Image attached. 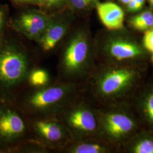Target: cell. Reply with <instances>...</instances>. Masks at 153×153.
<instances>
[{
  "instance_id": "cell-13",
  "label": "cell",
  "mask_w": 153,
  "mask_h": 153,
  "mask_svg": "<svg viewBox=\"0 0 153 153\" xmlns=\"http://www.w3.org/2000/svg\"><path fill=\"white\" fill-rule=\"evenodd\" d=\"M107 152V148L100 142L88 140L86 138L72 140L64 148L62 153H103Z\"/></svg>"
},
{
  "instance_id": "cell-1",
  "label": "cell",
  "mask_w": 153,
  "mask_h": 153,
  "mask_svg": "<svg viewBox=\"0 0 153 153\" xmlns=\"http://www.w3.org/2000/svg\"><path fill=\"white\" fill-rule=\"evenodd\" d=\"M78 82L56 80L40 88L27 86L13 102L27 117L57 115L79 96Z\"/></svg>"
},
{
  "instance_id": "cell-14",
  "label": "cell",
  "mask_w": 153,
  "mask_h": 153,
  "mask_svg": "<svg viewBox=\"0 0 153 153\" xmlns=\"http://www.w3.org/2000/svg\"><path fill=\"white\" fill-rule=\"evenodd\" d=\"M51 82L48 71L36 66L30 72L27 83L28 87L37 88L46 86Z\"/></svg>"
},
{
  "instance_id": "cell-8",
  "label": "cell",
  "mask_w": 153,
  "mask_h": 153,
  "mask_svg": "<svg viewBox=\"0 0 153 153\" xmlns=\"http://www.w3.org/2000/svg\"><path fill=\"white\" fill-rule=\"evenodd\" d=\"M133 76V72L126 69L101 73L95 79L97 94L102 98L109 97L126 86L131 81Z\"/></svg>"
},
{
  "instance_id": "cell-21",
  "label": "cell",
  "mask_w": 153,
  "mask_h": 153,
  "mask_svg": "<svg viewBox=\"0 0 153 153\" xmlns=\"http://www.w3.org/2000/svg\"><path fill=\"white\" fill-rule=\"evenodd\" d=\"M146 109L149 118L153 123V94L148 98L146 104Z\"/></svg>"
},
{
  "instance_id": "cell-28",
  "label": "cell",
  "mask_w": 153,
  "mask_h": 153,
  "mask_svg": "<svg viewBox=\"0 0 153 153\" xmlns=\"http://www.w3.org/2000/svg\"><path fill=\"white\" fill-rule=\"evenodd\" d=\"M149 1L150 2V3L153 5V0H149Z\"/></svg>"
},
{
  "instance_id": "cell-29",
  "label": "cell",
  "mask_w": 153,
  "mask_h": 153,
  "mask_svg": "<svg viewBox=\"0 0 153 153\" xmlns=\"http://www.w3.org/2000/svg\"><path fill=\"white\" fill-rule=\"evenodd\" d=\"M152 62H153V56H152Z\"/></svg>"
},
{
  "instance_id": "cell-15",
  "label": "cell",
  "mask_w": 153,
  "mask_h": 153,
  "mask_svg": "<svg viewBox=\"0 0 153 153\" xmlns=\"http://www.w3.org/2000/svg\"><path fill=\"white\" fill-rule=\"evenodd\" d=\"M8 9L5 5L0 4V38H1L6 31L7 25Z\"/></svg>"
},
{
  "instance_id": "cell-23",
  "label": "cell",
  "mask_w": 153,
  "mask_h": 153,
  "mask_svg": "<svg viewBox=\"0 0 153 153\" xmlns=\"http://www.w3.org/2000/svg\"><path fill=\"white\" fill-rule=\"evenodd\" d=\"M128 10L129 11H138L135 0H131L128 4Z\"/></svg>"
},
{
  "instance_id": "cell-16",
  "label": "cell",
  "mask_w": 153,
  "mask_h": 153,
  "mask_svg": "<svg viewBox=\"0 0 153 153\" xmlns=\"http://www.w3.org/2000/svg\"><path fill=\"white\" fill-rule=\"evenodd\" d=\"M136 153H153V141L143 140L138 142L134 149Z\"/></svg>"
},
{
  "instance_id": "cell-4",
  "label": "cell",
  "mask_w": 153,
  "mask_h": 153,
  "mask_svg": "<svg viewBox=\"0 0 153 153\" xmlns=\"http://www.w3.org/2000/svg\"><path fill=\"white\" fill-rule=\"evenodd\" d=\"M30 137L27 117L13 102L0 100V153H14Z\"/></svg>"
},
{
  "instance_id": "cell-3",
  "label": "cell",
  "mask_w": 153,
  "mask_h": 153,
  "mask_svg": "<svg viewBox=\"0 0 153 153\" xmlns=\"http://www.w3.org/2000/svg\"><path fill=\"white\" fill-rule=\"evenodd\" d=\"M89 50L85 33L78 31L71 36L59 59L57 80L78 82L88 69Z\"/></svg>"
},
{
  "instance_id": "cell-18",
  "label": "cell",
  "mask_w": 153,
  "mask_h": 153,
  "mask_svg": "<svg viewBox=\"0 0 153 153\" xmlns=\"http://www.w3.org/2000/svg\"><path fill=\"white\" fill-rule=\"evenodd\" d=\"M153 25V16L149 17L146 19L134 25L133 27L139 30H145Z\"/></svg>"
},
{
  "instance_id": "cell-17",
  "label": "cell",
  "mask_w": 153,
  "mask_h": 153,
  "mask_svg": "<svg viewBox=\"0 0 153 153\" xmlns=\"http://www.w3.org/2000/svg\"><path fill=\"white\" fill-rule=\"evenodd\" d=\"M143 44L146 49L153 53V30L145 33L143 38Z\"/></svg>"
},
{
  "instance_id": "cell-7",
  "label": "cell",
  "mask_w": 153,
  "mask_h": 153,
  "mask_svg": "<svg viewBox=\"0 0 153 153\" xmlns=\"http://www.w3.org/2000/svg\"><path fill=\"white\" fill-rule=\"evenodd\" d=\"M52 20L43 13L28 11L22 13L13 18L9 25L16 33L37 42Z\"/></svg>"
},
{
  "instance_id": "cell-20",
  "label": "cell",
  "mask_w": 153,
  "mask_h": 153,
  "mask_svg": "<svg viewBox=\"0 0 153 153\" xmlns=\"http://www.w3.org/2000/svg\"><path fill=\"white\" fill-rule=\"evenodd\" d=\"M152 16V13L149 11H146L143 12L141 14L138 15L137 16L133 17L131 21V25L134 26L137 23L142 22L143 21L149 17Z\"/></svg>"
},
{
  "instance_id": "cell-11",
  "label": "cell",
  "mask_w": 153,
  "mask_h": 153,
  "mask_svg": "<svg viewBox=\"0 0 153 153\" xmlns=\"http://www.w3.org/2000/svg\"><path fill=\"white\" fill-rule=\"evenodd\" d=\"M97 11L100 19L108 29L119 30L123 27L124 13L120 6L109 2L100 3L97 5Z\"/></svg>"
},
{
  "instance_id": "cell-9",
  "label": "cell",
  "mask_w": 153,
  "mask_h": 153,
  "mask_svg": "<svg viewBox=\"0 0 153 153\" xmlns=\"http://www.w3.org/2000/svg\"><path fill=\"white\" fill-rule=\"evenodd\" d=\"M100 124L102 131L107 136L114 138L131 131L133 126L131 119L117 113H109L102 116Z\"/></svg>"
},
{
  "instance_id": "cell-26",
  "label": "cell",
  "mask_w": 153,
  "mask_h": 153,
  "mask_svg": "<svg viewBox=\"0 0 153 153\" xmlns=\"http://www.w3.org/2000/svg\"><path fill=\"white\" fill-rule=\"evenodd\" d=\"M36 2L37 4H38L40 5H44V0H36Z\"/></svg>"
},
{
  "instance_id": "cell-12",
  "label": "cell",
  "mask_w": 153,
  "mask_h": 153,
  "mask_svg": "<svg viewBox=\"0 0 153 153\" xmlns=\"http://www.w3.org/2000/svg\"><path fill=\"white\" fill-rule=\"evenodd\" d=\"M105 50L111 57L118 60L132 58L141 53V49L136 44L120 40L109 41L105 45Z\"/></svg>"
},
{
  "instance_id": "cell-10",
  "label": "cell",
  "mask_w": 153,
  "mask_h": 153,
  "mask_svg": "<svg viewBox=\"0 0 153 153\" xmlns=\"http://www.w3.org/2000/svg\"><path fill=\"white\" fill-rule=\"evenodd\" d=\"M69 28L67 22L52 20L37 42L42 51L44 53L52 51L65 37Z\"/></svg>"
},
{
  "instance_id": "cell-24",
  "label": "cell",
  "mask_w": 153,
  "mask_h": 153,
  "mask_svg": "<svg viewBox=\"0 0 153 153\" xmlns=\"http://www.w3.org/2000/svg\"><path fill=\"white\" fill-rule=\"evenodd\" d=\"M11 2L16 4H21L25 3H33L36 2V0H10Z\"/></svg>"
},
{
  "instance_id": "cell-22",
  "label": "cell",
  "mask_w": 153,
  "mask_h": 153,
  "mask_svg": "<svg viewBox=\"0 0 153 153\" xmlns=\"http://www.w3.org/2000/svg\"><path fill=\"white\" fill-rule=\"evenodd\" d=\"M44 4L48 7L60 5L65 2L66 0H44Z\"/></svg>"
},
{
  "instance_id": "cell-19",
  "label": "cell",
  "mask_w": 153,
  "mask_h": 153,
  "mask_svg": "<svg viewBox=\"0 0 153 153\" xmlns=\"http://www.w3.org/2000/svg\"><path fill=\"white\" fill-rule=\"evenodd\" d=\"M94 0H70L71 5L77 9H83L91 4Z\"/></svg>"
},
{
  "instance_id": "cell-2",
  "label": "cell",
  "mask_w": 153,
  "mask_h": 153,
  "mask_svg": "<svg viewBox=\"0 0 153 153\" xmlns=\"http://www.w3.org/2000/svg\"><path fill=\"white\" fill-rule=\"evenodd\" d=\"M36 66L24 46L6 32L0 38V100L13 102L27 86L29 73Z\"/></svg>"
},
{
  "instance_id": "cell-27",
  "label": "cell",
  "mask_w": 153,
  "mask_h": 153,
  "mask_svg": "<svg viewBox=\"0 0 153 153\" xmlns=\"http://www.w3.org/2000/svg\"><path fill=\"white\" fill-rule=\"evenodd\" d=\"M130 1L131 0H120V1L124 4H128Z\"/></svg>"
},
{
  "instance_id": "cell-5",
  "label": "cell",
  "mask_w": 153,
  "mask_h": 153,
  "mask_svg": "<svg viewBox=\"0 0 153 153\" xmlns=\"http://www.w3.org/2000/svg\"><path fill=\"white\" fill-rule=\"evenodd\" d=\"M27 121L32 137L53 153H60L73 140L57 115L27 117Z\"/></svg>"
},
{
  "instance_id": "cell-25",
  "label": "cell",
  "mask_w": 153,
  "mask_h": 153,
  "mask_svg": "<svg viewBox=\"0 0 153 153\" xmlns=\"http://www.w3.org/2000/svg\"><path fill=\"white\" fill-rule=\"evenodd\" d=\"M137 5V9L138 10L142 9V6L145 3V0H135Z\"/></svg>"
},
{
  "instance_id": "cell-6",
  "label": "cell",
  "mask_w": 153,
  "mask_h": 153,
  "mask_svg": "<svg viewBox=\"0 0 153 153\" xmlns=\"http://www.w3.org/2000/svg\"><path fill=\"white\" fill-rule=\"evenodd\" d=\"M57 116L70 133L73 140L86 138L95 134L99 129L95 114L81 102L78 97Z\"/></svg>"
}]
</instances>
